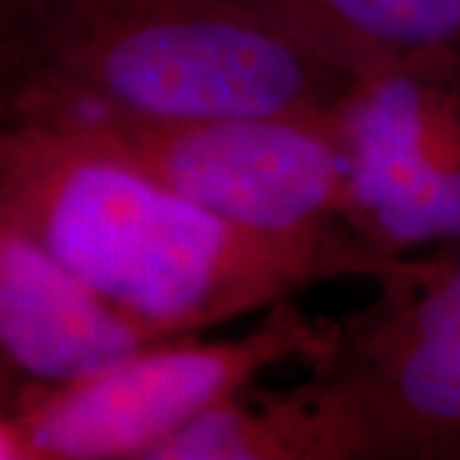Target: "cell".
<instances>
[{"label":"cell","mask_w":460,"mask_h":460,"mask_svg":"<svg viewBox=\"0 0 460 460\" xmlns=\"http://www.w3.org/2000/svg\"><path fill=\"white\" fill-rule=\"evenodd\" d=\"M0 208L115 310L174 341L341 277L389 274L350 230L243 228L154 180L77 115L11 95L0 113Z\"/></svg>","instance_id":"1"},{"label":"cell","mask_w":460,"mask_h":460,"mask_svg":"<svg viewBox=\"0 0 460 460\" xmlns=\"http://www.w3.org/2000/svg\"><path fill=\"white\" fill-rule=\"evenodd\" d=\"M13 93L131 120L338 108L350 77L228 0H21Z\"/></svg>","instance_id":"2"},{"label":"cell","mask_w":460,"mask_h":460,"mask_svg":"<svg viewBox=\"0 0 460 460\" xmlns=\"http://www.w3.org/2000/svg\"><path fill=\"white\" fill-rule=\"evenodd\" d=\"M335 335L338 323L310 317L284 299L243 338L202 343L184 335L84 378L33 381L11 411L33 460H151L159 445L266 368L289 361L323 366Z\"/></svg>","instance_id":"3"},{"label":"cell","mask_w":460,"mask_h":460,"mask_svg":"<svg viewBox=\"0 0 460 460\" xmlns=\"http://www.w3.org/2000/svg\"><path fill=\"white\" fill-rule=\"evenodd\" d=\"M59 108L141 172L243 228L274 235L348 230L350 156L341 105L169 123Z\"/></svg>","instance_id":"4"},{"label":"cell","mask_w":460,"mask_h":460,"mask_svg":"<svg viewBox=\"0 0 460 460\" xmlns=\"http://www.w3.org/2000/svg\"><path fill=\"white\" fill-rule=\"evenodd\" d=\"M376 284L317 368L353 399L368 460H460V241L407 256Z\"/></svg>","instance_id":"5"},{"label":"cell","mask_w":460,"mask_h":460,"mask_svg":"<svg viewBox=\"0 0 460 460\" xmlns=\"http://www.w3.org/2000/svg\"><path fill=\"white\" fill-rule=\"evenodd\" d=\"M341 118L348 230L386 259L458 243L460 51H425L353 80Z\"/></svg>","instance_id":"6"},{"label":"cell","mask_w":460,"mask_h":460,"mask_svg":"<svg viewBox=\"0 0 460 460\" xmlns=\"http://www.w3.org/2000/svg\"><path fill=\"white\" fill-rule=\"evenodd\" d=\"M156 343L0 208V350L18 371L65 384Z\"/></svg>","instance_id":"7"},{"label":"cell","mask_w":460,"mask_h":460,"mask_svg":"<svg viewBox=\"0 0 460 460\" xmlns=\"http://www.w3.org/2000/svg\"><path fill=\"white\" fill-rule=\"evenodd\" d=\"M151 460H368L361 414L328 368L292 389L243 386Z\"/></svg>","instance_id":"8"},{"label":"cell","mask_w":460,"mask_h":460,"mask_svg":"<svg viewBox=\"0 0 460 460\" xmlns=\"http://www.w3.org/2000/svg\"><path fill=\"white\" fill-rule=\"evenodd\" d=\"M350 80L460 51V0H228Z\"/></svg>","instance_id":"9"},{"label":"cell","mask_w":460,"mask_h":460,"mask_svg":"<svg viewBox=\"0 0 460 460\" xmlns=\"http://www.w3.org/2000/svg\"><path fill=\"white\" fill-rule=\"evenodd\" d=\"M0 460H33V450L13 411H0Z\"/></svg>","instance_id":"10"},{"label":"cell","mask_w":460,"mask_h":460,"mask_svg":"<svg viewBox=\"0 0 460 460\" xmlns=\"http://www.w3.org/2000/svg\"><path fill=\"white\" fill-rule=\"evenodd\" d=\"M5 47H8V11L0 5V66L5 65Z\"/></svg>","instance_id":"11"},{"label":"cell","mask_w":460,"mask_h":460,"mask_svg":"<svg viewBox=\"0 0 460 460\" xmlns=\"http://www.w3.org/2000/svg\"><path fill=\"white\" fill-rule=\"evenodd\" d=\"M18 3H21V0H0V5H3L5 11H11L13 5H18Z\"/></svg>","instance_id":"12"},{"label":"cell","mask_w":460,"mask_h":460,"mask_svg":"<svg viewBox=\"0 0 460 460\" xmlns=\"http://www.w3.org/2000/svg\"><path fill=\"white\" fill-rule=\"evenodd\" d=\"M3 386H5V381H3V374H0V394H3Z\"/></svg>","instance_id":"13"}]
</instances>
